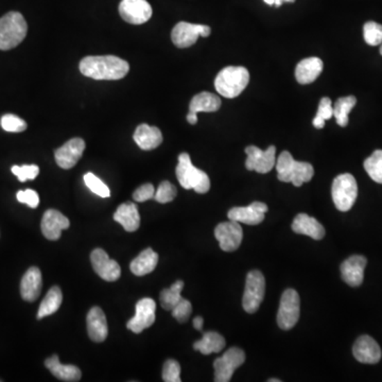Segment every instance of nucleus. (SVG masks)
<instances>
[{
  "label": "nucleus",
  "mask_w": 382,
  "mask_h": 382,
  "mask_svg": "<svg viewBox=\"0 0 382 382\" xmlns=\"http://www.w3.org/2000/svg\"><path fill=\"white\" fill-rule=\"evenodd\" d=\"M221 108V99L212 92H203L196 94L189 104V113L198 115L200 112H217Z\"/></svg>",
  "instance_id": "nucleus-29"
},
{
  "label": "nucleus",
  "mask_w": 382,
  "mask_h": 382,
  "mask_svg": "<svg viewBox=\"0 0 382 382\" xmlns=\"http://www.w3.org/2000/svg\"><path fill=\"white\" fill-rule=\"evenodd\" d=\"M250 82V74L242 66H229L223 68L215 80V88L225 98L238 97Z\"/></svg>",
  "instance_id": "nucleus-3"
},
{
  "label": "nucleus",
  "mask_w": 382,
  "mask_h": 382,
  "mask_svg": "<svg viewBox=\"0 0 382 382\" xmlns=\"http://www.w3.org/2000/svg\"><path fill=\"white\" fill-rule=\"evenodd\" d=\"M184 283L182 281H176L169 289H164L160 292V305L165 310H172L182 299V290Z\"/></svg>",
  "instance_id": "nucleus-33"
},
{
  "label": "nucleus",
  "mask_w": 382,
  "mask_h": 382,
  "mask_svg": "<svg viewBox=\"0 0 382 382\" xmlns=\"http://www.w3.org/2000/svg\"><path fill=\"white\" fill-rule=\"evenodd\" d=\"M45 365L54 377L62 381L76 382L81 379L82 374L79 367L76 365H62L56 355L46 359Z\"/></svg>",
  "instance_id": "nucleus-27"
},
{
  "label": "nucleus",
  "mask_w": 382,
  "mask_h": 382,
  "mask_svg": "<svg viewBox=\"0 0 382 382\" xmlns=\"http://www.w3.org/2000/svg\"><path fill=\"white\" fill-rule=\"evenodd\" d=\"M152 7L147 0H122L119 14L122 19L132 25H142L152 16Z\"/></svg>",
  "instance_id": "nucleus-14"
},
{
  "label": "nucleus",
  "mask_w": 382,
  "mask_h": 382,
  "mask_svg": "<svg viewBox=\"0 0 382 382\" xmlns=\"http://www.w3.org/2000/svg\"><path fill=\"white\" fill-rule=\"evenodd\" d=\"M215 237L218 240L221 250L224 252H234L242 242V227L236 221L220 223L215 229Z\"/></svg>",
  "instance_id": "nucleus-13"
},
{
  "label": "nucleus",
  "mask_w": 382,
  "mask_h": 382,
  "mask_svg": "<svg viewBox=\"0 0 382 382\" xmlns=\"http://www.w3.org/2000/svg\"><path fill=\"white\" fill-rule=\"evenodd\" d=\"M277 178L283 183H292L301 187L309 182L315 174V169L309 163L297 162L288 151L281 153L276 163Z\"/></svg>",
  "instance_id": "nucleus-2"
},
{
  "label": "nucleus",
  "mask_w": 382,
  "mask_h": 382,
  "mask_svg": "<svg viewBox=\"0 0 382 382\" xmlns=\"http://www.w3.org/2000/svg\"><path fill=\"white\" fill-rule=\"evenodd\" d=\"M365 169L372 180L382 184V150H376L365 160Z\"/></svg>",
  "instance_id": "nucleus-34"
},
{
  "label": "nucleus",
  "mask_w": 382,
  "mask_h": 382,
  "mask_svg": "<svg viewBox=\"0 0 382 382\" xmlns=\"http://www.w3.org/2000/svg\"><path fill=\"white\" fill-rule=\"evenodd\" d=\"M203 324H204V319L203 317H197L194 319V329H198V331H202Z\"/></svg>",
  "instance_id": "nucleus-46"
},
{
  "label": "nucleus",
  "mask_w": 382,
  "mask_h": 382,
  "mask_svg": "<svg viewBox=\"0 0 382 382\" xmlns=\"http://www.w3.org/2000/svg\"><path fill=\"white\" fill-rule=\"evenodd\" d=\"M267 212V205L263 202H254L247 207H234L229 210V220L244 223L249 225H257L265 220V213Z\"/></svg>",
  "instance_id": "nucleus-17"
},
{
  "label": "nucleus",
  "mask_w": 382,
  "mask_h": 382,
  "mask_svg": "<svg viewBox=\"0 0 382 382\" xmlns=\"http://www.w3.org/2000/svg\"><path fill=\"white\" fill-rule=\"evenodd\" d=\"M158 263V255L152 249L142 251L130 265V270L136 276H144L156 270Z\"/></svg>",
  "instance_id": "nucleus-28"
},
{
  "label": "nucleus",
  "mask_w": 382,
  "mask_h": 382,
  "mask_svg": "<svg viewBox=\"0 0 382 382\" xmlns=\"http://www.w3.org/2000/svg\"><path fill=\"white\" fill-rule=\"evenodd\" d=\"M267 5L275 6V7H281L283 1L285 3H294L295 0H263Z\"/></svg>",
  "instance_id": "nucleus-45"
},
{
  "label": "nucleus",
  "mask_w": 382,
  "mask_h": 382,
  "mask_svg": "<svg viewBox=\"0 0 382 382\" xmlns=\"http://www.w3.org/2000/svg\"><path fill=\"white\" fill-rule=\"evenodd\" d=\"M380 54H381L382 56V45H381V47H380Z\"/></svg>",
  "instance_id": "nucleus-49"
},
{
  "label": "nucleus",
  "mask_w": 382,
  "mask_h": 382,
  "mask_svg": "<svg viewBox=\"0 0 382 382\" xmlns=\"http://www.w3.org/2000/svg\"><path fill=\"white\" fill-rule=\"evenodd\" d=\"M176 178L181 186L185 189H194L198 194H206L210 188V180L204 171L196 168L191 163L188 153H182L178 156L176 166Z\"/></svg>",
  "instance_id": "nucleus-5"
},
{
  "label": "nucleus",
  "mask_w": 382,
  "mask_h": 382,
  "mask_svg": "<svg viewBox=\"0 0 382 382\" xmlns=\"http://www.w3.org/2000/svg\"><path fill=\"white\" fill-rule=\"evenodd\" d=\"M80 72L94 80H120L128 74V62L115 56H86L80 62Z\"/></svg>",
  "instance_id": "nucleus-1"
},
{
  "label": "nucleus",
  "mask_w": 382,
  "mask_h": 382,
  "mask_svg": "<svg viewBox=\"0 0 382 382\" xmlns=\"http://www.w3.org/2000/svg\"><path fill=\"white\" fill-rule=\"evenodd\" d=\"M18 202L27 204L31 208H36L40 204V197L36 191L32 189H26V190H19L16 194Z\"/></svg>",
  "instance_id": "nucleus-43"
},
{
  "label": "nucleus",
  "mask_w": 382,
  "mask_h": 382,
  "mask_svg": "<svg viewBox=\"0 0 382 382\" xmlns=\"http://www.w3.org/2000/svg\"><path fill=\"white\" fill-rule=\"evenodd\" d=\"M265 279L263 273L258 270L251 271L245 281L244 294H243V309L247 313H255L260 307L265 297Z\"/></svg>",
  "instance_id": "nucleus-7"
},
{
  "label": "nucleus",
  "mask_w": 382,
  "mask_h": 382,
  "mask_svg": "<svg viewBox=\"0 0 382 382\" xmlns=\"http://www.w3.org/2000/svg\"><path fill=\"white\" fill-rule=\"evenodd\" d=\"M269 382H281V379H269L267 380Z\"/></svg>",
  "instance_id": "nucleus-48"
},
{
  "label": "nucleus",
  "mask_w": 382,
  "mask_h": 382,
  "mask_svg": "<svg viewBox=\"0 0 382 382\" xmlns=\"http://www.w3.org/2000/svg\"><path fill=\"white\" fill-rule=\"evenodd\" d=\"M133 138L138 146L144 151L156 149L163 142V134L160 128L146 124L138 126Z\"/></svg>",
  "instance_id": "nucleus-24"
},
{
  "label": "nucleus",
  "mask_w": 382,
  "mask_h": 382,
  "mask_svg": "<svg viewBox=\"0 0 382 382\" xmlns=\"http://www.w3.org/2000/svg\"><path fill=\"white\" fill-rule=\"evenodd\" d=\"M156 196V189L152 184H144L142 186L138 187L134 194H133V199L136 201V202H146V201L151 200V199H154Z\"/></svg>",
  "instance_id": "nucleus-44"
},
{
  "label": "nucleus",
  "mask_w": 382,
  "mask_h": 382,
  "mask_svg": "<svg viewBox=\"0 0 382 382\" xmlns=\"http://www.w3.org/2000/svg\"><path fill=\"white\" fill-rule=\"evenodd\" d=\"M354 357L357 361L367 365H375L381 359V349L369 335H361L354 344Z\"/></svg>",
  "instance_id": "nucleus-19"
},
{
  "label": "nucleus",
  "mask_w": 382,
  "mask_h": 382,
  "mask_svg": "<svg viewBox=\"0 0 382 382\" xmlns=\"http://www.w3.org/2000/svg\"><path fill=\"white\" fill-rule=\"evenodd\" d=\"M171 313H172V315L176 321L180 322V323H185V322L188 321L189 317L192 313V306H191V303L188 299L182 297L178 305L171 310Z\"/></svg>",
  "instance_id": "nucleus-42"
},
{
  "label": "nucleus",
  "mask_w": 382,
  "mask_h": 382,
  "mask_svg": "<svg viewBox=\"0 0 382 382\" xmlns=\"http://www.w3.org/2000/svg\"><path fill=\"white\" fill-rule=\"evenodd\" d=\"M301 299L299 293L293 289H287L281 295L277 313V324L283 331H289L295 326L299 319Z\"/></svg>",
  "instance_id": "nucleus-8"
},
{
  "label": "nucleus",
  "mask_w": 382,
  "mask_h": 382,
  "mask_svg": "<svg viewBox=\"0 0 382 382\" xmlns=\"http://www.w3.org/2000/svg\"><path fill=\"white\" fill-rule=\"evenodd\" d=\"M163 380L166 382H181V367L176 360L169 359L163 367Z\"/></svg>",
  "instance_id": "nucleus-40"
},
{
  "label": "nucleus",
  "mask_w": 382,
  "mask_h": 382,
  "mask_svg": "<svg viewBox=\"0 0 382 382\" xmlns=\"http://www.w3.org/2000/svg\"><path fill=\"white\" fill-rule=\"evenodd\" d=\"M333 116V106L329 98H322L317 108V116L313 119V126L317 128H323L325 126V120L331 119Z\"/></svg>",
  "instance_id": "nucleus-35"
},
{
  "label": "nucleus",
  "mask_w": 382,
  "mask_h": 382,
  "mask_svg": "<svg viewBox=\"0 0 382 382\" xmlns=\"http://www.w3.org/2000/svg\"><path fill=\"white\" fill-rule=\"evenodd\" d=\"M85 150V142L82 138H76L56 149L54 153L56 164L62 169H72L79 162Z\"/></svg>",
  "instance_id": "nucleus-15"
},
{
  "label": "nucleus",
  "mask_w": 382,
  "mask_h": 382,
  "mask_svg": "<svg viewBox=\"0 0 382 382\" xmlns=\"http://www.w3.org/2000/svg\"><path fill=\"white\" fill-rule=\"evenodd\" d=\"M28 25L19 12H9L0 18V50L17 47L27 35Z\"/></svg>",
  "instance_id": "nucleus-4"
},
{
  "label": "nucleus",
  "mask_w": 382,
  "mask_h": 382,
  "mask_svg": "<svg viewBox=\"0 0 382 382\" xmlns=\"http://www.w3.org/2000/svg\"><path fill=\"white\" fill-rule=\"evenodd\" d=\"M363 36L367 45L378 46L382 44V25L375 22H367L363 27Z\"/></svg>",
  "instance_id": "nucleus-37"
},
{
  "label": "nucleus",
  "mask_w": 382,
  "mask_h": 382,
  "mask_svg": "<svg viewBox=\"0 0 382 382\" xmlns=\"http://www.w3.org/2000/svg\"><path fill=\"white\" fill-rule=\"evenodd\" d=\"M292 231L297 234L306 235L315 240H321L325 236V229L317 219L308 215L299 214L292 223Z\"/></svg>",
  "instance_id": "nucleus-23"
},
{
  "label": "nucleus",
  "mask_w": 382,
  "mask_h": 382,
  "mask_svg": "<svg viewBox=\"0 0 382 382\" xmlns=\"http://www.w3.org/2000/svg\"><path fill=\"white\" fill-rule=\"evenodd\" d=\"M88 333L94 342H103L108 337V329L106 315L99 307H92L86 317Z\"/></svg>",
  "instance_id": "nucleus-21"
},
{
  "label": "nucleus",
  "mask_w": 382,
  "mask_h": 382,
  "mask_svg": "<svg viewBox=\"0 0 382 382\" xmlns=\"http://www.w3.org/2000/svg\"><path fill=\"white\" fill-rule=\"evenodd\" d=\"M225 339L216 331H207L200 341L194 342V349L201 351L203 355L220 353L225 347Z\"/></svg>",
  "instance_id": "nucleus-30"
},
{
  "label": "nucleus",
  "mask_w": 382,
  "mask_h": 382,
  "mask_svg": "<svg viewBox=\"0 0 382 382\" xmlns=\"http://www.w3.org/2000/svg\"><path fill=\"white\" fill-rule=\"evenodd\" d=\"M84 183L94 194H97L101 198H110V188L92 172H88L84 176Z\"/></svg>",
  "instance_id": "nucleus-36"
},
{
  "label": "nucleus",
  "mask_w": 382,
  "mask_h": 382,
  "mask_svg": "<svg viewBox=\"0 0 382 382\" xmlns=\"http://www.w3.org/2000/svg\"><path fill=\"white\" fill-rule=\"evenodd\" d=\"M356 103H357V99L354 96L340 98L335 102L333 106V116L337 120V124L342 128L349 124V115Z\"/></svg>",
  "instance_id": "nucleus-32"
},
{
  "label": "nucleus",
  "mask_w": 382,
  "mask_h": 382,
  "mask_svg": "<svg viewBox=\"0 0 382 382\" xmlns=\"http://www.w3.org/2000/svg\"><path fill=\"white\" fill-rule=\"evenodd\" d=\"M0 124H1V128L3 130L11 133L24 132L27 128V124H26L25 120L17 117L13 114L3 115L1 120H0Z\"/></svg>",
  "instance_id": "nucleus-38"
},
{
  "label": "nucleus",
  "mask_w": 382,
  "mask_h": 382,
  "mask_svg": "<svg viewBox=\"0 0 382 382\" xmlns=\"http://www.w3.org/2000/svg\"><path fill=\"white\" fill-rule=\"evenodd\" d=\"M367 260L361 255H354L341 265L342 279L351 287H359L365 279Z\"/></svg>",
  "instance_id": "nucleus-20"
},
{
  "label": "nucleus",
  "mask_w": 382,
  "mask_h": 382,
  "mask_svg": "<svg viewBox=\"0 0 382 382\" xmlns=\"http://www.w3.org/2000/svg\"><path fill=\"white\" fill-rule=\"evenodd\" d=\"M90 261L94 272L106 281H116L122 275L118 263L113 260L102 249H96L90 254Z\"/></svg>",
  "instance_id": "nucleus-16"
},
{
  "label": "nucleus",
  "mask_w": 382,
  "mask_h": 382,
  "mask_svg": "<svg viewBox=\"0 0 382 382\" xmlns=\"http://www.w3.org/2000/svg\"><path fill=\"white\" fill-rule=\"evenodd\" d=\"M210 34V28L205 25L181 22L174 26L171 40L178 48H188L198 41L199 36L207 38Z\"/></svg>",
  "instance_id": "nucleus-10"
},
{
  "label": "nucleus",
  "mask_w": 382,
  "mask_h": 382,
  "mask_svg": "<svg viewBox=\"0 0 382 382\" xmlns=\"http://www.w3.org/2000/svg\"><path fill=\"white\" fill-rule=\"evenodd\" d=\"M12 172L17 176L19 182H26L28 180H34L40 174V168L36 165H24V166L12 167Z\"/></svg>",
  "instance_id": "nucleus-41"
},
{
  "label": "nucleus",
  "mask_w": 382,
  "mask_h": 382,
  "mask_svg": "<svg viewBox=\"0 0 382 382\" xmlns=\"http://www.w3.org/2000/svg\"><path fill=\"white\" fill-rule=\"evenodd\" d=\"M245 153L247 154L245 162L247 170L256 171L258 174H267L276 164V148L274 146L269 147L265 151L255 146L247 147Z\"/></svg>",
  "instance_id": "nucleus-11"
},
{
  "label": "nucleus",
  "mask_w": 382,
  "mask_h": 382,
  "mask_svg": "<svg viewBox=\"0 0 382 382\" xmlns=\"http://www.w3.org/2000/svg\"><path fill=\"white\" fill-rule=\"evenodd\" d=\"M323 62L319 58L301 60L295 68V78L303 85L313 83L323 72Z\"/></svg>",
  "instance_id": "nucleus-26"
},
{
  "label": "nucleus",
  "mask_w": 382,
  "mask_h": 382,
  "mask_svg": "<svg viewBox=\"0 0 382 382\" xmlns=\"http://www.w3.org/2000/svg\"><path fill=\"white\" fill-rule=\"evenodd\" d=\"M42 273L36 267H30L25 273L21 283L22 297L26 301H34L38 299L42 291Z\"/></svg>",
  "instance_id": "nucleus-22"
},
{
  "label": "nucleus",
  "mask_w": 382,
  "mask_h": 382,
  "mask_svg": "<svg viewBox=\"0 0 382 382\" xmlns=\"http://www.w3.org/2000/svg\"><path fill=\"white\" fill-rule=\"evenodd\" d=\"M176 194H178V191H176V186L171 184L168 181H164V182L160 183L158 190L156 191L154 199L158 203L166 204V203L172 202L176 198Z\"/></svg>",
  "instance_id": "nucleus-39"
},
{
  "label": "nucleus",
  "mask_w": 382,
  "mask_h": 382,
  "mask_svg": "<svg viewBox=\"0 0 382 382\" xmlns=\"http://www.w3.org/2000/svg\"><path fill=\"white\" fill-rule=\"evenodd\" d=\"M114 220L122 224L126 232H136L140 226L138 205L131 202L120 205L114 214Z\"/></svg>",
  "instance_id": "nucleus-25"
},
{
  "label": "nucleus",
  "mask_w": 382,
  "mask_h": 382,
  "mask_svg": "<svg viewBox=\"0 0 382 382\" xmlns=\"http://www.w3.org/2000/svg\"><path fill=\"white\" fill-rule=\"evenodd\" d=\"M333 203L340 212H349L358 197V185L351 174H340L335 178L331 188Z\"/></svg>",
  "instance_id": "nucleus-6"
},
{
  "label": "nucleus",
  "mask_w": 382,
  "mask_h": 382,
  "mask_svg": "<svg viewBox=\"0 0 382 382\" xmlns=\"http://www.w3.org/2000/svg\"><path fill=\"white\" fill-rule=\"evenodd\" d=\"M62 301H63V294L61 289L58 285H53L48 291L46 297L42 301L40 308H38V319H41L48 315H53L54 313L59 310L61 307Z\"/></svg>",
  "instance_id": "nucleus-31"
},
{
  "label": "nucleus",
  "mask_w": 382,
  "mask_h": 382,
  "mask_svg": "<svg viewBox=\"0 0 382 382\" xmlns=\"http://www.w3.org/2000/svg\"><path fill=\"white\" fill-rule=\"evenodd\" d=\"M67 217L56 209H48L42 219L41 229L45 238L56 241L61 238L62 231L69 227Z\"/></svg>",
  "instance_id": "nucleus-18"
},
{
  "label": "nucleus",
  "mask_w": 382,
  "mask_h": 382,
  "mask_svg": "<svg viewBox=\"0 0 382 382\" xmlns=\"http://www.w3.org/2000/svg\"><path fill=\"white\" fill-rule=\"evenodd\" d=\"M244 351L238 347H232L224 353L222 357L217 358L214 362L215 381L229 382L233 374L244 363Z\"/></svg>",
  "instance_id": "nucleus-9"
},
{
  "label": "nucleus",
  "mask_w": 382,
  "mask_h": 382,
  "mask_svg": "<svg viewBox=\"0 0 382 382\" xmlns=\"http://www.w3.org/2000/svg\"><path fill=\"white\" fill-rule=\"evenodd\" d=\"M187 122L190 124H196L198 122V115L194 113H188L187 115Z\"/></svg>",
  "instance_id": "nucleus-47"
},
{
  "label": "nucleus",
  "mask_w": 382,
  "mask_h": 382,
  "mask_svg": "<svg viewBox=\"0 0 382 382\" xmlns=\"http://www.w3.org/2000/svg\"><path fill=\"white\" fill-rule=\"evenodd\" d=\"M156 304L152 299L144 297L136 304V313L126 323V329L134 333H140L152 326L156 322Z\"/></svg>",
  "instance_id": "nucleus-12"
}]
</instances>
